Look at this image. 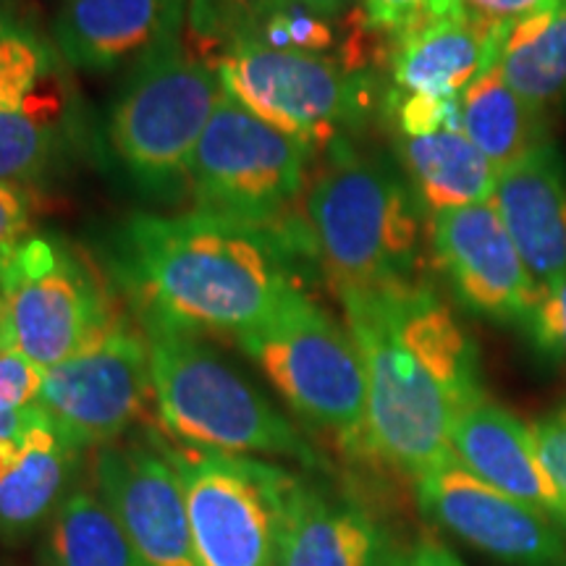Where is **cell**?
Returning <instances> with one entry per match:
<instances>
[{
    "instance_id": "1",
    "label": "cell",
    "mask_w": 566,
    "mask_h": 566,
    "mask_svg": "<svg viewBox=\"0 0 566 566\" xmlns=\"http://www.w3.org/2000/svg\"><path fill=\"white\" fill-rule=\"evenodd\" d=\"M338 296L365 367L370 454L412 480L454 462V420L485 396L475 342L420 281Z\"/></svg>"
},
{
    "instance_id": "2",
    "label": "cell",
    "mask_w": 566,
    "mask_h": 566,
    "mask_svg": "<svg viewBox=\"0 0 566 566\" xmlns=\"http://www.w3.org/2000/svg\"><path fill=\"white\" fill-rule=\"evenodd\" d=\"M286 244L281 231L221 212H137L118 231L116 271L139 313L239 336L296 292Z\"/></svg>"
},
{
    "instance_id": "3",
    "label": "cell",
    "mask_w": 566,
    "mask_h": 566,
    "mask_svg": "<svg viewBox=\"0 0 566 566\" xmlns=\"http://www.w3.org/2000/svg\"><path fill=\"white\" fill-rule=\"evenodd\" d=\"M139 321L150 349L155 407L176 441L223 454L315 462L294 424L202 344L197 331L153 313H139Z\"/></svg>"
},
{
    "instance_id": "4",
    "label": "cell",
    "mask_w": 566,
    "mask_h": 566,
    "mask_svg": "<svg viewBox=\"0 0 566 566\" xmlns=\"http://www.w3.org/2000/svg\"><path fill=\"white\" fill-rule=\"evenodd\" d=\"M310 237L338 292L417 281L420 212L412 189L386 163L344 142L307 192Z\"/></svg>"
},
{
    "instance_id": "5",
    "label": "cell",
    "mask_w": 566,
    "mask_h": 566,
    "mask_svg": "<svg viewBox=\"0 0 566 566\" xmlns=\"http://www.w3.org/2000/svg\"><path fill=\"white\" fill-rule=\"evenodd\" d=\"M237 342L292 409L328 430L349 454H370L367 380L352 334L300 289Z\"/></svg>"
},
{
    "instance_id": "6",
    "label": "cell",
    "mask_w": 566,
    "mask_h": 566,
    "mask_svg": "<svg viewBox=\"0 0 566 566\" xmlns=\"http://www.w3.org/2000/svg\"><path fill=\"white\" fill-rule=\"evenodd\" d=\"M158 441L187 495L195 566H281L300 480L252 457Z\"/></svg>"
},
{
    "instance_id": "7",
    "label": "cell",
    "mask_w": 566,
    "mask_h": 566,
    "mask_svg": "<svg viewBox=\"0 0 566 566\" xmlns=\"http://www.w3.org/2000/svg\"><path fill=\"white\" fill-rule=\"evenodd\" d=\"M122 315L80 254L48 237L21 239L0 263L6 349L40 370L66 363L116 328Z\"/></svg>"
},
{
    "instance_id": "8",
    "label": "cell",
    "mask_w": 566,
    "mask_h": 566,
    "mask_svg": "<svg viewBox=\"0 0 566 566\" xmlns=\"http://www.w3.org/2000/svg\"><path fill=\"white\" fill-rule=\"evenodd\" d=\"M218 69L160 42L142 59L113 105L108 139L134 179L150 189L187 176L189 158L223 97Z\"/></svg>"
},
{
    "instance_id": "9",
    "label": "cell",
    "mask_w": 566,
    "mask_h": 566,
    "mask_svg": "<svg viewBox=\"0 0 566 566\" xmlns=\"http://www.w3.org/2000/svg\"><path fill=\"white\" fill-rule=\"evenodd\" d=\"M223 87L275 129L307 147L334 145L373 105V82L363 71L313 53L273 51L250 27L233 34L218 63Z\"/></svg>"
},
{
    "instance_id": "10",
    "label": "cell",
    "mask_w": 566,
    "mask_h": 566,
    "mask_svg": "<svg viewBox=\"0 0 566 566\" xmlns=\"http://www.w3.org/2000/svg\"><path fill=\"white\" fill-rule=\"evenodd\" d=\"M310 147L275 129L229 90L212 111L187 176L200 210L279 231L304 187Z\"/></svg>"
},
{
    "instance_id": "11",
    "label": "cell",
    "mask_w": 566,
    "mask_h": 566,
    "mask_svg": "<svg viewBox=\"0 0 566 566\" xmlns=\"http://www.w3.org/2000/svg\"><path fill=\"white\" fill-rule=\"evenodd\" d=\"M150 399L155 401L147 338L122 317L90 349L45 370L38 405L82 451L122 438Z\"/></svg>"
},
{
    "instance_id": "12",
    "label": "cell",
    "mask_w": 566,
    "mask_h": 566,
    "mask_svg": "<svg viewBox=\"0 0 566 566\" xmlns=\"http://www.w3.org/2000/svg\"><path fill=\"white\" fill-rule=\"evenodd\" d=\"M430 247L451 292L470 313L499 323H525L541 286L493 202L433 212Z\"/></svg>"
},
{
    "instance_id": "13",
    "label": "cell",
    "mask_w": 566,
    "mask_h": 566,
    "mask_svg": "<svg viewBox=\"0 0 566 566\" xmlns=\"http://www.w3.org/2000/svg\"><path fill=\"white\" fill-rule=\"evenodd\" d=\"M101 499L145 566H195L192 527L179 472L158 436L153 443H108L95 462Z\"/></svg>"
},
{
    "instance_id": "14",
    "label": "cell",
    "mask_w": 566,
    "mask_h": 566,
    "mask_svg": "<svg viewBox=\"0 0 566 566\" xmlns=\"http://www.w3.org/2000/svg\"><path fill=\"white\" fill-rule=\"evenodd\" d=\"M415 483L422 512L488 556L512 566H566V543L551 516L485 485L457 459Z\"/></svg>"
},
{
    "instance_id": "15",
    "label": "cell",
    "mask_w": 566,
    "mask_h": 566,
    "mask_svg": "<svg viewBox=\"0 0 566 566\" xmlns=\"http://www.w3.org/2000/svg\"><path fill=\"white\" fill-rule=\"evenodd\" d=\"M451 451L470 475L535 512L566 520V504L543 470L533 428L491 399L467 407L451 428Z\"/></svg>"
},
{
    "instance_id": "16",
    "label": "cell",
    "mask_w": 566,
    "mask_h": 566,
    "mask_svg": "<svg viewBox=\"0 0 566 566\" xmlns=\"http://www.w3.org/2000/svg\"><path fill=\"white\" fill-rule=\"evenodd\" d=\"M509 237L537 286L566 275V163L554 145L499 174L493 195Z\"/></svg>"
},
{
    "instance_id": "17",
    "label": "cell",
    "mask_w": 566,
    "mask_h": 566,
    "mask_svg": "<svg viewBox=\"0 0 566 566\" xmlns=\"http://www.w3.org/2000/svg\"><path fill=\"white\" fill-rule=\"evenodd\" d=\"M506 30L462 9L399 34L391 48L394 90L405 95L462 97L472 82L499 66Z\"/></svg>"
},
{
    "instance_id": "18",
    "label": "cell",
    "mask_w": 566,
    "mask_h": 566,
    "mask_svg": "<svg viewBox=\"0 0 566 566\" xmlns=\"http://www.w3.org/2000/svg\"><path fill=\"white\" fill-rule=\"evenodd\" d=\"M179 21L181 0H63L53 38L71 66L105 71L176 38Z\"/></svg>"
},
{
    "instance_id": "19",
    "label": "cell",
    "mask_w": 566,
    "mask_h": 566,
    "mask_svg": "<svg viewBox=\"0 0 566 566\" xmlns=\"http://www.w3.org/2000/svg\"><path fill=\"white\" fill-rule=\"evenodd\" d=\"M384 558V535L363 506L300 480L281 566H380Z\"/></svg>"
},
{
    "instance_id": "20",
    "label": "cell",
    "mask_w": 566,
    "mask_h": 566,
    "mask_svg": "<svg viewBox=\"0 0 566 566\" xmlns=\"http://www.w3.org/2000/svg\"><path fill=\"white\" fill-rule=\"evenodd\" d=\"M80 449H74L38 405L24 430L19 462L0 480V530L19 535L53 512L66 488Z\"/></svg>"
},
{
    "instance_id": "21",
    "label": "cell",
    "mask_w": 566,
    "mask_h": 566,
    "mask_svg": "<svg viewBox=\"0 0 566 566\" xmlns=\"http://www.w3.org/2000/svg\"><path fill=\"white\" fill-rule=\"evenodd\" d=\"M399 155L430 216L493 200L499 171L464 132L399 137Z\"/></svg>"
},
{
    "instance_id": "22",
    "label": "cell",
    "mask_w": 566,
    "mask_h": 566,
    "mask_svg": "<svg viewBox=\"0 0 566 566\" xmlns=\"http://www.w3.org/2000/svg\"><path fill=\"white\" fill-rule=\"evenodd\" d=\"M462 132L499 174L548 145L546 111L516 95L499 69L464 90Z\"/></svg>"
},
{
    "instance_id": "23",
    "label": "cell",
    "mask_w": 566,
    "mask_h": 566,
    "mask_svg": "<svg viewBox=\"0 0 566 566\" xmlns=\"http://www.w3.org/2000/svg\"><path fill=\"white\" fill-rule=\"evenodd\" d=\"M509 87L548 111L566 101V0L509 24L499 66Z\"/></svg>"
},
{
    "instance_id": "24",
    "label": "cell",
    "mask_w": 566,
    "mask_h": 566,
    "mask_svg": "<svg viewBox=\"0 0 566 566\" xmlns=\"http://www.w3.org/2000/svg\"><path fill=\"white\" fill-rule=\"evenodd\" d=\"M51 566H145L101 495L71 491L55 509L45 543Z\"/></svg>"
},
{
    "instance_id": "25",
    "label": "cell",
    "mask_w": 566,
    "mask_h": 566,
    "mask_svg": "<svg viewBox=\"0 0 566 566\" xmlns=\"http://www.w3.org/2000/svg\"><path fill=\"white\" fill-rule=\"evenodd\" d=\"M55 59L51 45L27 30L0 34V111L30 113L42 122L55 118V97L42 87L53 80Z\"/></svg>"
},
{
    "instance_id": "26",
    "label": "cell",
    "mask_w": 566,
    "mask_h": 566,
    "mask_svg": "<svg viewBox=\"0 0 566 566\" xmlns=\"http://www.w3.org/2000/svg\"><path fill=\"white\" fill-rule=\"evenodd\" d=\"M247 27L273 51L321 55L336 40L328 19L302 6L300 0H258L254 21Z\"/></svg>"
},
{
    "instance_id": "27",
    "label": "cell",
    "mask_w": 566,
    "mask_h": 566,
    "mask_svg": "<svg viewBox=\"0 0 566 566\" xmlns=\"http://www.w3.org/2000/svg\"><path fill=\"white\" fill-rule=\"evenodd\" d=\"M55 134L51 124L30 113L0 111V184L17 187L51 166Z\"/></svg>"
},
{
    "instance_id": "28",
    "label": "cell",
    "mask_w": 566,
    "mask_h": 566,
    "mask_svg": "<svg viewBox=\"0 0 566 566\" xmlns=\"http://www.w3.org/2000/svg\"><path fill=\"white\" fill-rule=\"evenodd\" d=\"M388 108H391L399 137L462 132V97H424L391 90Z\"/></svg>"
},
{
    "instance_id": "29",
    "label": "cell",
    "mask_w": 566,
    "mask_h": 566,
    "mask_svg": "<svg viewBox=\"0 0 566 566\" xmlns=\"http://www.w3.org/2000/svg\"><path fill=\"white\" fill-rule=\"evenodd\" d=\"M522 328L543 357L566 365V275L537 292Z\"/></svg>"
},
{
    "instance_id": "30",
    "label": "cell",
    "mask_w": 566,
    "mask_h": 566,
    "mask_svg": "<svg viewBox=\"0 0 566 566\" xmlns=\"http://www.w3.org/2000/svg\"><path fill=\"white\" fill-rule=\"evenodd\" d=\"M462 9V0H363L367 30L391 34V38Z\"/></svg>"
},
{
    "instance_id": "31",
    "label": "cell",
    "mask_w": 566,
    "mask_h": 566,
    "mask_svg": "<svg viewBox=\"0 0 566 566\" xmlns=\"http://www.w3.org/2000/svg\"><path fill=\"white\" fill-rule=\"evenodd\" d=\"M42 378H45V370L21 357L19 352H0V415L38 405Z\"/></svg>"
},
{
    "instance_id": "32",
    "label": "cell",
    "mask_w": 566,
    "mask_h": 566,
    "mask_svg": "<svg viewBox=\"0 0 566 566\" xmlns=\"http://www.w3.org/2000/svg\"><path fill=\"white\" fill-rule=\"evenodd\" d=\"M533 436L543 470L566 504V405L537 420Z\"/></svg>"
},
{
    "instance_id": "33",
    "label": "cell",
    "mask_w": 566,
    "mask_h": 566,
    "mask_svg": "<svg viewBox=\"0 0 566 566\" xmlns=\"http://www.w3.org/2000/svg\"><path fill=\"white\" fill-rule=\"evenodd\" d=\"M558 0H462L464 11L488 21V24L509 27L533 13H541L556 6Z\"/></svg>"
},
{
    "instance_id": "34",
    "label": "cell",
    "mask_w": 566,
    "mask_h": 566,
    "mask_svg": "<svg viewBox=\"0 0 566 566\" xmlns=\"http://www.w3.org/2000/svg\"><path fill=\"white\" fill-rule=\"evenodd\" d=\"M30 229V197L0 184V252H9Z\"/></svg>"
},
{
    "instance_id": "35",
    "label": "cell",
    "mask_w": 566,
    "mask_h": 566,
    "mask_svg": "<svg viewBox=\"0 0 566 566\" xmlns=\"http://www.w3.org/2000/svg\"><path fill=\"white\" fill-rule=\"evenodd\" d=\"M380 566H464L454 551L436 537H420L412 546L386 554Z\"/></svg>"
},
{
    "instance_id": "36",
    "label": "cell",
    "mask_w": 566,
    "mask_h": 566,
    "mask_svg": "<svg viewBox=\"0 0 566 566\" xmlns=\"http://www.w3.org/2000/svg\"><path fill=\"white\" fill-rule=\"evenodd\" d=\"M34 412H38V409H34ZM24 430H21V433H13V436H0V480L9 475V472L13 470V464L19 462L21 446H24Z\"/></svg>"
},
{
    "instance_id": "37",
    "label": "cell",
    "mask_w": 566,
    "mask_h": 566,
    "mask_svg": "<svg viewBox=\"0 0 566 566\" xmlns=\"http://www.w3.org/2000/svg\"><path fill=\"white\" fill-rule=\"evenodd\" d=\"M34 409L38 405L27 407V409H19V412H6L0 415V436H13V433H21V430L30 424V420L34 417Z\"/></svg>"
},
{
    "instance_id": "38",
    "label": "cell",
    "mask_w": 566,
    "mask_h": 566,
    "mask_svg": "<svg viewBox=\"0 0 566 566\" xmlns=\"http://www.w3.org/2000/svg\"><path fill=\"white\" fill-rule=\"evenodd\" d=\"M300 3L307 6V9H313L315 13H321V17L331 19L344 9L346 0H300Z\"/></svg>"
},
{
    "instance_id": "39",
    "label": "cell",
    "mask_w": 566,
    "mask_h": 566,
    "mask_svg": "<svg viewBox=\"0 0 566 566\" xmlns=\"http://www.w3.org/2000/svg\"><path fill=\"white\" fill-rule=\"evenodd\" d=\"M11 30H19L17 13H13L9 0H0V34H6Z\"/></svg>"
},
{
    "instance_id": "40",
    "label": "cell",
    "mask_w": 566,
    "mask_h": 566,
    "mask_svg": "<svg viewBox=\"0 0 566 566\" xmlns=\"http://www.w3.org/2000/svg\"><path fill=\"white\" fill-rule=\"evenodd\" d=\"M6 349V344H3V331H0V352Z\"/></svg>"
},
{
    "instance_id": "41",
    "label": "cell",
    "mask_w": 566,
    "mask_h": 566,
    "mask_svg": "<svg viewBox=\"0 0 566 566\" xmlns=\"http://www.w3.org/2000/svg\"><path fill=\"white\" fill-rule=\"evenodd\" d=\"M3 254H6V252H0V263H3Z\"/></svg>"
}]
</instances>
